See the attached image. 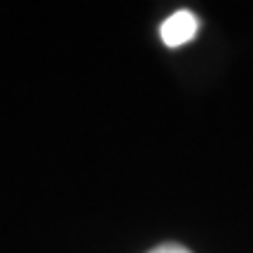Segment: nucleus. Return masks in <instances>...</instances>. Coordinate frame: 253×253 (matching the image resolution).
Returning <instances> with one entry per match:
<instances>
[{"mask_svg": "<svg viewBox=\"0 0 253 253\" xmlns=\"http://www.w3.org/2000/svg\"><path fill=\"white\" fill-rule=\"evenodd\" d=\"M197 28L199 21L190 9H178L169 19H164V24L160 26V36L167 47H181L197 36Z\"/></svg>", "mask_w": 253, "mask_h": 253, "instance_id": "nucleus-1", "label": "nucleus"}, {"mask_svg": "<svg viewBox=\"0 0 253 253\" xmlns=\"http://www.w3.org/2000/svg\"><path fill=\"white\" fill-rule=\"evenodd\" d=\"M150 253H192V251H188L181 244H162V246H157V249H153Z\"/></svg>", "mask_w": 253, "mask_h": 253, "instance_id": "nucleus-2", "label": "nucleus"}]
</instances>
